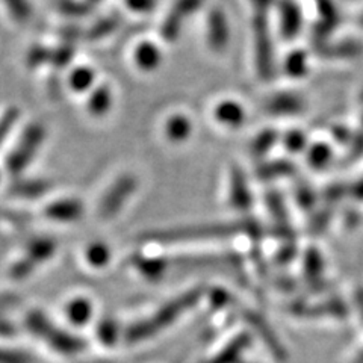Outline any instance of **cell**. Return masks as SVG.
Masks as SVG:
<instances>
[{
    "label": "cell",
    "instance_id": "816d5d0a",
    "mask_svg": "<svg viewBox=\"0 0 363 363\" xmlns=\"http://www.w3.org/2000/svg\"><path fill=\"white\" fill-rule=\"evenodd\" d=\"M61 91H62V88H61L60 77H58V76H52V77L49 79V93H50L53 97H58V96L61 94Z\"/></svg>",
    "mask_w": 363,
    "mask_h": 363
},
{
    "label": "cell",
    "instance_id": "277c9868",
    "mask_svg": "<svg viewBox=\"0 0 363 363\" xmlns=\"http://www.w3.org/2000/svg\"><path fill=\"white\" fill-rule=\"evenodd\" d=\"M45 138V129L41 123H32L23 130L14 147L6 156L5 167L11 176H20L30 165Z\"/></svg>",
    "mask_w": 363,
    "mask_h": 363
},
{
    "label": "cell",
    "instance_id": "4dcf8cb0",
    "mask_svg": "<svg viewBox=\"0 0 363 363\" xmlns=\"http://www.w3.org/2000/svg\"><path fill=\"white\" fill-rule=\"evenodd\" d=\"M325 56H333V58H350V56H356L362 52V45L354 41H347L335 45H323L320 48Z\"/></svg>",
    "mask_w": 363,
    "mask_h": 363
},
{
    "label": "cell",
    "instance_id": "6da1fadb",
    "mask_svg": "<svg viewBox=\"0 0 363 363\" xmlns=\"http://www.w3.org/2000/svg\"><path fill=\"white\" fill-rule=\"evenodd\" d=\"M200 298L201 289H191L185 294L177 295L173 300L162 304L155 313H152V316L130 324L126 328V332H124L126 342L140 344L143 340H147L153 337L155 335L161 333L167 327L174 324L182 315L194 308Z\"/></svg>",
    "mask_w": 363,
    "mask_h": 363
},
{
    "label": "cell",
    "instance_id": "ffe728a7",
    "mask_svg": "<svg viewBox=\"0 0 363 363\" xmlns=\"http://www.w3.org/2000/svg\"><path fill=\"white\" fill-rule=\"evenodd\" d=\"M132 265L138 269L145 279L159 280L168 268V260L162 257H147V256H133Z\"/></svg>",
    "mask_w": 363,
    "mask_h": 363
},
{
    "label": "cell",
    "instance_id": "9f6ffc18",
    "mask_svg": "<svg viewBox=\"0 0 363 363\" xmlns=\"http://www.w3.org/2000/svg\"><path fill=\"white\" fill-rule=\"evenodd\" d=\"M11 298L9 297H5V295H2L0 294V312H2V308H4V304L5 303H8Z\"/></svg>",
    "mask_w": 363,
    "mask_h": 363
},
{
    "label": "cell",
    "instance_id": "74e56055",
    "mask_svg": "<svg viewBox=\"0 0 363 363\" xmlns=\"http://www.w3.org/2000/svg\"><path fill=\"white\" fill-rule=\"evenodd\" d=\"M28 65L30 68H38L44 64H50L52 60V50L44 48V45H33V48L28 52Z\"/></svg>",
    "mask_w": 363,
    "mask_h": 363
},
{
    "label": "cell",
    "instance_id": "b9f144b4",
    "mask_svg": "<svg viewBox=\"0 0 363 363\" xmlns=\"http://www.w3.org/2000/svg\"><path fill=\"white\" fill-rule=\"evenodd\" d=\"M306 144H308V140H306V135L300 130L289 132L285 138L286 150H289L292 153H298V152L304 150Z\"/></svg>",
    "mask_w": 363,
    "mask_h": 363
},
{
    "label": "cell",
    "instance_id": "ab89813d",
    "mask_svg": "<svg viewBox=\"0 0 363 363\" xmlns=\"http://www.w3.org/2000/svg\"><path fill=\"white\" fill-rule=\"evenodd\" d=\"M35 268H37L35 264L30 262L28 257L23 256L21 259L17 260V262L13 264V267H11L9 274L14 280H23V279L29 277Z\"/></svg>",
    "mask_w": 363,
    "mask_h": 363
},
{
    "label": "cell",
    "instance_id": "f1b7e54d",
    "mask_svg": "<svg viewBox=\"0 0 363 363\" xmlns=\"http://www.w3.org/2000/svg\"><path fill=\"white\" fill-rule=\"evenodd\" d=\"M332 159V149L328 144H313L308 152V162L313 169H323Z\"/></svg>",
    "mask_w": 363,
    "mask_h": 363
},
{
    "label": "cell",
    "instance_id": "7c38bea8",
    "mask_svg": "<svg viewBox=\"0 0 363 363\" xmlns=\"http://www.w3.org/2000/svg\"><path fill=\"white\" fill-rule=\"evenodd\" d=\"M229 203L236 211H248L252 206V194L241 168L233 167L229 176Z\"/></svg>",
    "mask_w": 363,
    "mask_h": 363
},
{
    "label": "cell",
    "instance_id": "4316f807",
    "mask_svg": "<svg viewBox=\"0 0 363 363\" xmlns=\"http://www.w3.org/2000/svg\"><path fill=\"white\" fill-rule=\"evenodd\" d=\"M118 18L116 17H105L99 20L97 23H94L93 26H91L86 32H85V37L88 41H97L108 37L109 33H112L118 28Z\"/></svg>",
    "mask_w": 363,
    "mask_h": 363
},
{
    "label": "cell",
    "instance_id": "6f0895ef",
    "mask_svg": "<svg viewBox=\"0 0 363 363\" xmlns=\"http://www.w3.org/2000/svg\"><path fill=\"white\" fill-rule=\"evenodd\" d=\"M85 2H86V4H89L91 6H94V5L100 4V2H101V0H85Z\"/></svg>",
    "mask_w": 363,
    "mask_h": 363
},
{
    "label": "cell",
    "instance_id": "7a4b0ae2",
    "mask_svg": "<svg viewBox=\"0 0 363 363\" xmlns=\"http://www.w3.org/2000/svg\"><path fill=\"white\" fill-rule=\"evenodd\" d=\"M248 232L253 236L260 233V227L255 221H240V223H206V224H189L172 227L165 230H155L144 235L145 241L159 244H174L186 241H203L217 240V238L233 236L236 233Z\"/></svg>",
    "mask_w": 363,
    "mask_h": 363
},
{
    "label": "cell",
    "instance_id": "836d02e7",
    "mask_svg": "<svg viewBox=\"0 0 363 363\" xmlns=\"http://www.w3.org/2000/svg\"><path fill=\"white\" fill-rule=\"evenodd\" d=\"M276 141H277V133L274 130L268 129V130L260 132L253 140L252 155L256 156V157L267 155L272 149V145L276 144Z\"/></svg>",
    "mask_w": 363,
    "mask_h": 363
},
{
    "label": "cell",
    "instance_id": "d590c367",
    "mask_svg": "<svg viewBox=\"0 0 363 363\" xmlns=\"http://www.w3.org/2000/svg\"><path fill=\"white\" fill-rule=\"evenodd\" d=\"M74 56V44L62 43L58 48L52 50V60L50 64L56 68V70H62L68 64L72 62Z\"/></svg>",
    "mask_w": 363,
    "mask_h": 363
},
{
    "label": "cell",
    "instance_id": "8fae6325",
    "mask_svg": "<svg viewBox=\"0 0 363 363\" xmlns=\"http://www.w3.org/2000/svg\"><path fill=\"white\" fill-rule=\"evenodd\" d=\"M292 311L295 315L303 318H335V320H342L348 313L345 303L337 298L318 304H298Z\"/></svg>",
    "mask_w": 363,
    "mask_h": 363
},
{
    "label": "cell",
    "instance_id": "30bf717a",
    "mask_svg": "<svg viewBox=\"0 0 363 363\" xmlns=\"http://www.w3.org/2000/svg\"><path fill=\"white\" fill-rule=\"evenodd\" d=\"M248 324L255 328V332L262 339V342L268 347L269 353L274 356L277 360H285L286 359V350L280 342V339L272 330L271 325L264 320L262 316L255 312H247L245 315Z\"/></svg>",
    "mask_w": 363,
    "mask_h": 363
},
{
    "label": "cell",
    "instance_id": "8992f818",
    "mask_svg": "<svg viewBox=\"0 0 363 363\" xmlns=\"http://www.w3.org/2000/svg\"><path fill=\"white\" fill-rule=\"evenodd\" d=\"M138 182L132 174H123L120 176L113 184L109 186V189L105 192V196L100 200L99 212L101 218L109 220L123 209L126 201L132 197V194L136 189Z\"/></svg>",
    "mask_w": 363,
    "mask_h": 363
},
{
    "label": "cell",
    "instance_id": "680465c9",
    "mask_svg": "<svg viewBox=\"0 0 363 363\" xmlns=\"http://www.w3.org/2000/svg\"><path fill=\"white\" fill-rule=\"evenodd\" d=\"M354 363H363V351H362V353H360V354L356 357Z\"/></svg>",
    "mask_w": 363,
    "mask_h": 363
},
{
    "label": "cell",
    "instance_id": "d6a6232c",
    "mask_svg": "<svg viewBox=\"0 0 363 363\" xmlns=\"http://www.w3.org/2000/svg\"><path fill=\"white\" fill-rule=\"evenodd\" d=\"M286 74L291 77H301L308 70V56L301 50L292 52L285 62Z\"/></svg>",
    "mask_w": 363,
    "mask_h": 363
},
{
    "label": "cell",
    "instance_id": "94428289",
    "mask_svg": "<svg viewBox=\"0 0 363 363\" xmlns=\"http://www.w3.org/2000/svg\"><path fill=\"white\" fill-rule=\"evenodd\" d=\"M240 363H245V362H240Z\"/></svg>",
    "mask_w": 363,
    "mask_h": 363
},
{
    "label": "cell",
    "instance_id": "4fadbf2b",
    "mask_svg": "<svg viewBox=\"0 0 363 363\" xmlns=\"http://www.w3.org/2000/svg\"><path fill=\"white\" fill-rule=\"evenodd\" d=\"M280 33L285 40H294L298 35L303 23L301 9L295 0H280Z\"/></svg>",
    "mask_w": 363,
    "mask_h": 363
},
{
    "label": "cell",
    "instance_id": "11a10c76",
    "mask_svg": "<svg viewBox=\"0 0 363 363\" xmlns=\"http://www.w3.org/2000/svg\"><path fill=\"white\" fill-rule=\"evenodd\" d=\"M356 300H357V306H359V311H360V313H362V318H363V289H359V292H357V297H356Z\"/></svg>",
    "mask_w": 363,
    "mask_h": 363
},
{
    "label": "cell",
    "instance_id": "bcb514c9",
    "mask_svg": "<svg viewBox=\"0 0 363 363\" xmlns=\"http://www.w3.org/2000/svg\"><path fill=\"white\" fill-rule=\"evenodd\" d=\"M347 194V186L342 184H333L324 191V199L330 203H335Z\"/></svg>",
    "mask_w": 363,
    "mask_h": 363
},
{
    "label": "cell",
    "instance_id": "8d00e7d4",
    "mask_svg": "<svg viewBox=\"0 0 363 363\" xmlns=\"http://www.w3.org/2000/svg\"><path fill=\"white\" fill-rule=\"evenodd\" d=\"M118 325L117 323L111 320V318H106V320H101L99 327H97V336L100 339L101 344L105 345H113L118 339Z\"/></svg>",
    "mask_w": 363,
    "mask_h": 363
},
{
    "label": "cell",
    "instance_id": "f546056e",
    "mask_svg": "<svg viewBox=\"0 0 363 363\" xmlns=\"http://www.w3.org/2000/svg\"><path fill=\"white\" fill-rule=\"evenodd\" d=\"M295 167L288 162V161H274L265 164L264 167H260L257 172V176L262 180H269V179H277L283 176H289L294 173Z\"/></svg>",
    "mask_w": 363,
    "mask_h": 363
},
{
    "label": "cell",
    "instance_id": "60d3db41",
    "mask_svg": "<svg viewBox=\"0 0 363 363\" xmlns=\"http://www.w3.org/2000/svg\"><path fill=\"white\" fill-rule=\"evenodd\" d=\"M295 199H297V203L303 209H312L316 200L313 189L306 184H301L297 189H295Z\"/></svg>",
    "mask_w": 363,
    "mask_h": 363
},
{
    "label": "cell",
    "instance_id": "ba28073f",
    "mask_svg": "<svg viewBox=\"0 0 363 363\" xmlns=\"http://www.w3.org/2000/svg\"><path fill=\"white\" fill-rule=\"evenodd\" d=\"M85 212L84 203L79 199H58L49 203L44 209V215L49 220L58 221V223H73L82 218Z\"/></svg>",
    "mask_w": 363,
    "mask_h": 363
},
{
    "label": "cell",
    "instance_id": "be15d7a7",
    "mask_svg": "<svg viewBox=\"0 0 363 363\" xmlns=\"http://www.w3.org/2000/svg\"><path fill=\"white\" fill-rule=\"evenodd\" d=\"M0 179H2V176H0Z\"/></svg>",
    "mask_w": 363,
    "mask_h": 363
},
{
    "label": "cell",
    "instance_id": "6125c7cd",
    "mask_svg": "<svg viewBox=\"0 0 363 363\" xmlns=\"http://www.w3.org/2000/svg\"><path fill=\"white\" fill-rule=\"evenodd\" d=\"M362 123H363V117H362Z\"/></svg>",
    "mask_w": 363,
    "mask_h": 363
},
{
    "label": "cell",
    "instance_id": "603a6c76",
    "mask_svg": "<svg viewBox=\"0 0 363 363\" xmlns=\"http://www.w3.org/2000/svg\"><path fill=\"white\" fill-rule=\"evenodd\" d=\"M303 108V100L294 94H280L274 96L268 104L267 111L274 116H289V113H297Z\"/></svg>",
    "mask_w": 363,
    "mask_h": 363
},
{
    "label": "cell",
    "instance_id": "7402d4cb",
    "mask_svg": "<svg viewBox=\"0 0 363 363\" xmlns=\"http://www.w3.org/2000/svg\"><path fill=\"white\" fill-rule=\"evenodd\" d=\"M135 61H136V65H138L141 70L152 72V70H155V68L159 67V64H161L162 55H161L159 48H156L153 43L145 41V43H141L138 48H136Z\"/></svg>",
    "mask_w": 363,
    "mask_h": 363
},
{
    "label": "cell",
    "instance_id": "c3c4849f",
    "mask_svg": "<svg viewBox=\"0 0 363 363\" xmlns=\"http://www.w3.org/2000/svg\"><path fill=\"white\" fill-rule=\"evenodd\" d=\"M61 37H62L64 43L74 44L79 38L82 37V30L79 29L77 26H74V25L65 26V28H62V29H61Z\"/></svg>",
    "mask_w": 363,
    "mask_h": 363
},
{
    "label": "cell",
    "instance_id": "2e32d148",
    "mask_svg": "<svg viewBox=\"0 0 363 363\" xmlns=\"http://www.w3.org/2000/svg\"><path fill=\"white\" fill-rule=\"evenodd\" d=\"M252 344V336L241 333L233 337L229 344H225L220 353L215 354L208 363H240L244 351Z\"/></svg>",
    "mask_w": 363,
    "mask_h": 363
},
{
    "label": "cell",
    "instance_id": "681fc988",
    "mask_svg": "<svg viewBox=\"0 0 363 363\" xmlns=\"http://www.w3.org/2000/svg\"><path fill=\"white\" fill-rule=\"evenodd\" d=\"M126 4L136 13H147L155 6V0H126Z\"/></svg>",
    "mask_w": 363,
    "mask_h": 363
},
{
    "label": "cell",
    "instance_id": "d6986e66",
    "mask_svg": "<svg viewBox=\"0 0 363 363\" xmlns=\"http://www.w3.org/2000/svg\"><path fill=\"white\" fill-rule=\"evenodd\" d=\"M56 252V242L50 238H35L28 242L25 250V257H28L30 262L35 264L37 267L40 264L48 262V260L55 255Z\"/></svg>",
    "mask_w": 363,
    "mask_h": 363
},
{
    "label": "cell",
    "instance_id": "91938a15",
    "mask_svg": "<svg viewBox=\"0 0 363 363\" xmlns=\"http://www.w3.org/2000/svg\"><path fill=\"white\" fill-rule=\"evenodd\" d=\"M360 25H362V26H363V16H362V17H360Z\"/></svg>",
    "mask_w": 363,
    "mask_h": 363
},
{
    "label": "cell",
    "instance_id": "ac0fdd59",
    "mask_svg": "<svg viewBox=\"0 0 363 363\" xmlns=\"http://www.w3.org/2000/svg\"><path fill=\"white\" fill-rule=\"evenodd\" d=\"M324 260L316 248H309L304 255V276L312 288H320L323 285Z\"/></svg>",
    "mask_w": 363,
    "mask_h": 363
},
{
    "label": "cell",
    "instance_id": "5b68a950",
    "mask_svg": "<svg viewBox=\"0 0 363 363\" xmlns=\"http://www.w3.org/2000/svg\"><path fill=\"white\" fill-rule=\"evenodd\" d=\"M253 44H255L256 72L260 79L269 81V79L274 76V50H272L268 13L255 11Z\"/></svg>",
    "mask_w": 363,
    "mask_h": 363
},
{
    "label": "cell",
    "instance_id": "484cf974",
    "mask_svg": "<svg viewBox=\"0 0 363 363\" xmlns=\"http://www.w3.org/2000/svg\"><path fill=\"white\" fill-rule=\"evenodd\" d=\"M96 74L89 67H76L74 70L68 76V85L76 93H84V91L89 89L91 85L94 84Z\"/></svg>",
    "mask_w": 363,
    "mask_h": 363
},
{
    "label": "cell",
    "instance_id": "52a82bcc",
    "mask_svg": "<svg viewBox=\"0 0 363 363\" xmlns=\"http://www.w3.org/2000/svg\"><path fill=\"white\" fill-rule=\"evenodd\" d=\"M203 0H176L169 13L164 18L161 33L162 38L168 43H173L179 38L184 23L192 14H196L201 6Z\"/></svg>",
    "mask_w": 363,
    "mask_h": 363
},
{
    "label": "cell",
    "instance_id": "9a60e30c",
    "mask_svg": "<svg viewBox=\"0 0 363 363\" xmlns=\"http://www.w3.org/2000/svg\"><path fill=\"white\" fill-rule=\"evenodd\" d=\"M52 189V184L44 179H16L9 185V194L23 200H38Z\"/></svg>",
    "mask_w": 363,
    "mask_h": 363
},
{
    "label": "cell",
    "instance_id": "9c48e42d",
    "mask_svg": "<svg viewBox=\"0 0 363 363\" xmlns=\"http://www.w3.org/2000/svg\"><path fill=\"white\" fill-rule=\"evenodd\" d=\"M206 41L213 52H223L229 44V25L224 13L218 8L211 9L208 16Z\"/></svg>",
    "mask_w": 363,
    "mask_h": 363
},
{
    "label": "cell",
    "instance_id": "d4e9b609",
    "mask_svg": "<svg viewBox=\"0 0 363 363\" xmlns=\"http://www.w3.org/2000/svg\"><path fill=\"white\" fill-rule=\"evenodd\" d=\"M112 105V93L111 88L101 85L91 93L88 99V111L96 117H101L111 109Z\"/></svg>",
    "mask_w": 363,
    "mask_h": 363
},
{
    "label": "cell",
    "instance_id": "e575fe53",
    "mask_svg": "<svg viewBox=\"0 0 363 363\" xmlns=\"http://www.w3.org/2000/svg\"><path fill=\"white\" fill-rule=\"evenodd\" d=\"M9 16L17 23H28L32 17V6L29 0H4Z\"/></svg>",
    "mask_w": 363,
    "mask_h": 363
},
{
    "label": "cell",
    "instance_id": "f35d334b",
    "mask_svg": "<svg viewBox=\"0 0 363 363\" xmlns=\"http://www.w3.org/2000/svg\"><path fill=\"white\" fill-rule=\"evenodd\" d=\"M20 112L17 108H11L8 109L2 117H0V147L6 141L9 132L14 129L16 123L18 121Z\"/></svg>",
    "mask_w": 363,
    "mask_h": 363
},
{
    "label": "cell",
    "instance_id": "1f68e13d",
    "mask_svg": "<svg viewBox=\"0 0 363 363\" xmlns=\"http://www.w3.org/2000/svg\"><path fill=\"white\" fill-rule=\"evenodd\" d=\"M60 11L67 17H86L93 11V6L85 0H60Z\"/></svg>",
    "mask_w": 363,
    "mask_h": 363
},
{
    "label": "cell",
    "instance_id": "f5cc1de1",
    "mask_svg": "<svg viewBox=\"0 0 363 363\" xmlns=\"http://www.w3.org/2000/svg\"><path fill=\"white\" fill-rule=\"evenodd\" d=\"M274 4V0H252V5L255 11H260V13H268L271 5Z\"/></svg>",
    "mask_w": 363,
    "mask_h": 363
},
{
    "label": "cell",
    "instance_id": "7dc6e473",
    "mask_svg": "<svg viewBox=\"0 0 363 363\" xmlns=\"http://www.w3.org/2000/svg\"><path fill=\"white\" fill-rule=\"evenodd\" d=\"M229 300H230V295H229V292L224 291V289H213L209 295L211 304L213 306V308H218V309H221L223 306L229 303Z\"/></svg>",
    "mask_w": 363,
    "mask_h": 363
},
{
    "label": "cell",
    "instance_id": "44dd1931",
    "mask_svg": "<svg viewBox=\"0 0 363 363\" xmlns=\"http://www.w3.org/2000/svg\"><path fill=\"white\" fill-rule=\"evenodd\" d=\"M67 320L73 325H84L89 323L93 316V303L85 297H76L68 301L65 308Z\"/></svg>",
    "mask_w": 363,
    "mask_h": 363
},
{
    "label": "cell",
    "instance_id": "5bb4252c",
    "mask_svg": "<svg viewBox=\"0 0 363 363\" xmlns=\"http://www.w3.org/2000/svg\"><path fill=\"white\" fill-rule=\"evenodd\" d=\"M267 201H268V209L271 213L272 223H274L277 235L285 240V244L294 242L292 225L289 224L288 211H286V206H285V203H283L281 197L277 194V192L272 191L267 196Z\"/></svg>",
    "mask_w": 363,
    "mask_h": 363
},
{
    "label": "cell",
    "instance_id": "cb8c5ba5",
    "mask_svg": "<svg viewBox=\"0 0 363 363\" xmlns=\"http://www.w3.org/2000/svg\"><path fill=\"white\" fill-rule=\"evenodd\" d=\"M191 129L192 124L189 118L185 116H180V113H176V116L168 118L165 124V135L169 141L180 143L185 141L191 135Z\"/></svg>",
    "mask_w": 363,
    "mask_h": 363
},
{
    "label": "cell",
    "instance_id": "f6af8a7d",
    "mask_svg": "<svg viewBox=\"0 0 363 363\" xmlns=\"http://www.w3.org/2000/svg\"><path fill=\"white\" fill-rule=\"evenodd\" d=\"M330 217H332V213H330V211H327V209H323V211L318 212L315 215V218L311 223V230L313 233H321L327 227V224L330 223Z\"/></svg>",
    "mask_w": 363,
    "mask_h": 363
},
{
    "label": "cell",
    "instance_id": "f907efd6",
    "mask_svg": "<svg viewBox=\"0 0 363 363\" xmlns=\"http://www.w3.org/2000/svg\"><path fill=\"white\" fill-rule=\"evenodd\" d=\"M353 136H354V133L350 129H347L345 126H337L333 130V138L336 141H339L340 144H350L351 140H353Z\"/></svg>",
    "mask_w": 363,
    "mask_h": 363
},
{
    "label": "cell",
    "instance_id": "7bdbcfd3",
    "mask_svg": "<svg viewBox=\"0 0 363 363\" xmlns=\"http://www.w3.org/2000/svg\"><path fill=\"white\" fill-rule=\"evenodd\" d=\"M363 156V132L354 133L353 140L348 144V152L345 155L347 162H354L357 159Z\"/></svg>",
    "mask_w": 363,
    "mask_h": 363
},
{
    "label": "cell",
    "instance_id": "ee69618b",
    "mask_svg": "<svg viewBox=\"0 0 363 363\" xmlns=\"http://www.w3.org/2000/svg\"><path fill=\"white\" fill-rule=\"evenodd\" d=\"M0 363H30V359L16 350L0 348Z\"/></svg>",
    "mask_w": 363,
    "mask_h": 363
},
{
    "label": "cell",
    "instance_id": "db71d44e",
    "mask_svg": "<svg viewBox=\"0 0 363 363\" xmlns=\"http://www.w3.org/2000/svg\"><path fill=\"white\" fill-rule=\"evenodd\" d=\"M351 192H353V196H354L357 200H363V177L353 186V189H351Z\"/></svg>",
    "mask_w": 363,
    "mask_h": 363
},
{
    "label": "cell",
    "instance_id": "e0dca14e",
    "mask_svg": "<svg viewBox=\"0 0 363 363\" xmlns=\"http://www.w3.org/2000/svg\"><path fill=\"white\" fill-rule=\"evenodd\" d=\"M213 116L217 118V121L224 124V126L238 128L241 126L245 120V111L240 104H236V101L224 100L215 106Z\"/></svg>",
    "mask_w": 363,
    "mask_h": 363
},
{
    "label": "cell",
    "instance_id": "e7e4bbea",
    "mask_svg": "<svg viewBox=\"0 0 363 363\" xmlns=\"http://www.w3.org/2000/svg\"><path fill=\"white\" fill-rule=\"evenodd\" d=\"M362 100H363V97H362Z\"/></svg>",
    "mask_w": 363,
    "mask_h": 363
},
{
    "label": "cell",
    "instance_id": "3957f363",
    "mask_svg": "<svg viewBox=\"0 0 363 363\" xmlns=\"http://www.w3.org/2000/svg\"><path fill=\"white\" fill-rule=\"evenodd\" d=\"M26 327L32 335L41 337L56 353L73 356L81 353L85 347L81 339L62 330L40 311H33L26 316Z\"/></svg>",
    "mask_w": 363,
    "mask_h": 363
},
{
    "label": "cell",
    "instance_id": "83f0119b",
    "mask_svg": "<svg viewBox=\"0 0 363 363\" xmlns=\"http://www.w3.org/2000/svg\"><path fill=\"white\" fill-rule=\"evenodd\" d=\"M86 262L94 268H104L111 260V250L104 242H94L86 248Z\"/></svg>",
    "mask_w": 363,
    "mask_h": 363
}]
</instances>
